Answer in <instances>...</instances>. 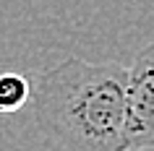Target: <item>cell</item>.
Listing matches in <instances>:
<instances>
[{"label":"cell","mask_w":154,"mask_h":151,"mask_svg":"<svg viewBox=\"0 0 154 151\" xmlns=\"http://www.w3.org/2000/svg\"><path fill=\"white\" fill-rule=\"evenodd\" d=\"M125 151H154V42L133 57L128 68Z\"/></svg>","instance_id":"7a4b0ae2"},{"label":"cell","mask_w":154,"mask_h":151,"mask_svg":"<svg viewBox=\"0 0 154 151\" xmlns=\"http://www.w3.org/2000/svg\"><path fill=\"white\" fill-rule=\"evenodd\" d=\"M34 86L21 73H0V115H13L32 102Z\"/></svg>","instance_id":"3957f363"},{"label":"cell","mask_w":154,"mask_h":151,"mask_svg":"<svg viewBox=\"0 0 154 151\" xmlns=\"http://www.w3.org/2000/svg\"><path fill=\"white\" fill-rule=\"evenodd\" d=\"M42 151H125L128 68L68 57L32 81Z\"/></svg>","instance_id":"6da1fadb"}]
</instances>
